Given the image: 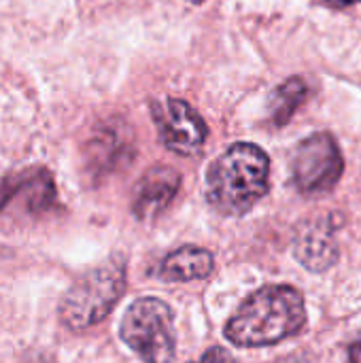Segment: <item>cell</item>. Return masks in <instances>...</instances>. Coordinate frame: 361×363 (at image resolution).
I'll list each match as a JSON object with an SVG mask.
<instances>
[{
  "label": "cell",
  "mask_w": 361,
  "mask_h": 363,
  "mask_svg": "<svg viewBox=\"0 0 361 363\" xmlns=\"http://www.w3.org/2000/svg\"><path fill=\"white\" fill-rule=\"evenodd\" d=\"M306 325L304 298L296 287L272 285L255 291L228 321L226 338L236 347H268Z\"/></svg>",
  "instance_id": "obj_1"
},
{
  "label": "cell",
  "mask_w": 361,
  "mask_h": 363,
  "mask_svg": "<svg viewBox=\"0 0 361 363\" xmlns=\"http://www.w3.org/2000/svg\"><path fill=\"white\" fill-rule=\"evenodd\" d=\"M270 160L257 145L236 143L206 172V200L228 217L249 213L268 194Z\"/></svg>",
  "instance_id": "obj_2"
},
{
  "label": "cell",
  "mask_w": 361,
  "mask_h": 363,
  "mask_svg": "<svg viewBox=\"0 0 361 363\" xmlns=\"http://www.w3.org/2000/svg\"><path fill=\"white\" fill-rule=\"evenodd\" d=\"M126 291V264L111 259L83 274L64 296L60 319L72 332L98 325Z\"/></svg>",
  "instance_id": "obj_3"
},
{
  "label": "cell",
  "mask_w": 361,
  "mask_h": 363,
  "mask_svg": "<svg viewBox=\"0 0 361 363\" xmlns=\"http://www.w3.org/2000/svg\"><path fill=\"white\" fill-rule=\"evenodd\" d=\"M119 334L145 363H170L174 357L172 311L157 298L136 300L126 311Z\"/></svg>",
  "instance_id": "obj_4"
},
{
  "label": "cell",
  "mask_w": 361,
  "mask_h": 363,
  "mask_svg": "<svg viewBox=\"0 0 361 363\" xmlns=\"http://www.w3.org/2000/svg\"><path fill=\"white\" fill-rule=\"evenodd\" d=\"M345 170L338 143L328 132L302 140L294 153V181L302 194H323L336 187Z\"/></svg>",
  "instance_id": "obj_5"
},
{
  "label": "cell",
  "mask_w": 361,
  "mask_h": 363,
  "mask_svg": "<svg viewBox=\"0 0 361 363\" xmlns=\"http://www.w3.org/2000/svg\"><path fill=\"white\" fill-rule=\"evenodd\" d=\"M153 121L160 130L164 145L179 155H198L206 143L209 128L204 119L181 98L153 102Z\"/></svg>",
  "instance_id": "obj_6"
},
{
  "label": "cell",
  "mask_w": 361,
  "mask_h": 363,
  "mask_svg": "<svg viewBox=\"0 0 361 363\" xmlns=\"http://www.w3.org/2000/svg\"><path fill=\"white\" fill-rule=\"evenodd\" d=\"M336 223L332 217L306 221L294 238L296 259L311 272H326L338 259V245L334 238Z\"/></svg>",
  "instance_id": "obj_7"
},
{
  "label": "cell",
  "mask_w": 361,
  "mask_h": 363,
  "mask_svg": "<svg viewBox=\"0 0 361 363\" xmlns=\"http://www.w3.org/2000/svg\"><path fill=\"white\" fill-rule=\"evenodd\" d=\"M181 187V174L170 166H153L145 172L134 189V215L143 221L162 215Z\"/></svg>",
  "instance_id": "obj_8"
},
{
  "label": "cell",
  "mask_w": 361,
  "mask_h": 363,
  "mask_svg": "<svg viewBox=\"0 0 361 363\" xmlns=\"http://www.w3.org/2000/svg\"><path fill=\"white\" fill-rule=\"evenodd\" d=\"M213 255L206 249L200 247H183L174 253H170L160 268V277L164 281L185 283L196 279H206L213 272Z\"/></svg>",
  "instance_id": "obj_9"
},
{
  "label": "cell",
  "mask_w": 361,
  "mask_h": 363,
  "mask_svg": "<svg viewBox=\"0 0 361 363\" xmlns=\"http://www.w3.org/2000/svg\"><path fill=\"white\" fill-rule=\"evenodd\" d=\"M309 96V85L300 77H291L283 81L272 94L268 102V115L274 125H285L298 113Z\"/></svg>",
  "instance_id": "obj_10"
},
{
  "label": "cell",
  "mask_w": 361,
  "mask_h": 363,
  "mask_svg": "<svg viewBox=\"0 0 361 363\" xmlns=\"http://www.w3.org/2000/svg\"><path fill=\"white\" fill-rule=\"evenodd\" d=\"M191 363H238L228 351H223V349H219V347H215V349H209L198 362H191Z\"/></svg>",
  "instance_id": "obj_11"
},
{
  "label": "cell",
  "mask_w": 361,
  "mask_h": 363,
  "mask_svg": "<svg viewBox=\"0 0 361 363\" xmlns=\"http://www.w3.org/2000/svg\"><path fill=\"white\" fill-rule=\"evenodd\" d=\"M274 363H317V359L309 353H291V355H285L281 359H277Z\"/></svg>",
  "instance_id": "obj_12"
},
{
  "label": "cell",
  "mask_w": 361,
  "mask_h": 363,
  "mask_svg": "<svg viewBox=\"0 0 361 363\" xmlns=\"http://www.w3.org/2000/svg\"><path fill=\"white\" fill-rule=\"evenodd\" d=\"M347 363H361V334L349 345V362Z\"/></svg>",
  "instance_id": "obj_13"
},
{
  "label": "cell",
  "mask_w": 361,
  "mask_h": 363,
  "mask_svg": "<svg viewBox=\"0 0 361 363\" xmlns=\"http://www.w3.org/2000/svg\"><path fill=\"white\" fill-rule=\"evenodd\" d=\"M326 4H330V6H351V4H357L361 0H323Z\"/></svg>",
  "instance_id": "obj_14"
},
{
  "label": "cell",
  "mask_w": 361,
  "mask_h": 363,
  "mask_svg": "<svg viewBox=\"0 0 361 363\" xmlns=\"http://www.w3.org/2000/svg\"><path fill=\"white\" fill-rule=\"evenodd\" d=\"M21 363H51L47 357H43V355H28L26 359Z\"/></svg>",
  "instance_id": "obj_15"
},
{
  "label": "cell",
  "mask_w": 361,
  "mask_h": 363,
  "mask_svg": "<svg viewBox=\"0 0 361 363\" xmlns=\"http://www.w3.org/2000/svg\"><path fill=\"white\" fill-rule=\"evenodd\" d=\"M187 2H196V4H198V2H202V0H187Z\"/></svg>",
  "instance_id": "obj_16"
}]
</instances>
